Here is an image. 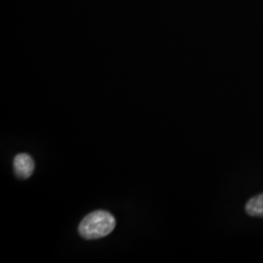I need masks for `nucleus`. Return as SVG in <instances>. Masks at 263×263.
<instances>
[{"label": "nucleus", "instance_id": "1", "mask_svg": "<svg viewBox=\"0 0 263 263\" xmlns=\"http://www.w3.org/2000/svg\"><path fill=\"white\" fill-rule=\"evenodd\" d=\"M114 216L105 211H96L85 216L80 222L78 231L87 240H96L110 234L115 228Z\"/></svg>", "mask_w": 263, "mask_h": 263}, {"label": "nucleus", "instance_id": "2", "mask_svg": "<svg viewBox=\"0 0 263 263\" xmlns=\"http://www.w3.org/2000/svg\"><path fill=\"white\" fill-rule=\"evenodd\" d=\"M14 172L19 179H28L34 171V161L27 153H20L14 159Z\"/></svg>", "mask_w": 263, "mask_h": 263}, {"label": "nucleus", "instance_id": "3", "mask_svg": "<svg viewBox=\"0 0 263 263\" xmlns=\"http://www.w3.org/2000/svg\"><path fill=\"white\" fill-rule=\"evenodd\" d=\"M246 212L249 216L263 217V194L251 198L246 204Z\"/></svg>", "mask_w": 263, "mask_h": 263}]
</instances>
